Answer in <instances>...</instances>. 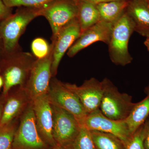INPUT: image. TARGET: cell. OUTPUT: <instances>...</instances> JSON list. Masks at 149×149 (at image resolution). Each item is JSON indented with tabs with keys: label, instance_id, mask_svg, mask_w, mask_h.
Here are the masks:
<instances>
[{
	"label": "cell",
	"instance_id": "obj_14",
	"mask_svg": "<svg viewBox=\"0 0 149 149\" xmlns=\"http://www.w3.org/2000/svg\"><path fill=\"white\" fill-rule=\"evenodd\" d=\"M113 24L100 20L81 33L80 37L70 48L67 55L72 57L79 52L92 44L101 42L108 45Z\"/></svg>",
	"mask_w": 149,
	"mask_h": 149
},
{
	"label": "cell",
	"instance_id": "obj_5",
	"mask_svg": "<svg viewBox=\"0 0 149 149\" xmlns=\"http://www.w3.org/2000/svg\"><path fill=\"white\" fill-rule=\"evenodd\" d=\"M49 147L42 139L38 131L31 101L15 133L12 149H49Z\"/></svg>",
	"mask_w": 149,
	"mask_h": 149
},
{
	"label": "cell",
	"instance_id": "obj_18",
	"mask_svg": "<svg viewBox=\"0 0 149 149\" xmlns=\"http://www.w3.org/2000/svg\"><path fill=\"white\" fill-rule=\"evenodd\" d=\"M128 0L112 1L96 4L100 20L113 24L126 12Z\"/></svg>",
	"mask_w": 149,
	"mask_h": 149
},
{
	"label": "cell",
	"instance_id": "obj_20",
	"mask_svg": "<svg viewBox=\"0 0 149 149\" xmlns=\"http://www.w3.org/2000/svg\"><path fill=\"white\" fill-rule=\"evenodd\" d=\"M91 132L97 149H125L124 143L114 135L97 131Z\"/></svg>",
	"mask_w": 149,
	"mask_h": 149
},
{
	"label": "cell",
	"instance_id": "obj_4",
	"mask_svg": "<svg viewBox=\"0 0 149 149\" xmlns=\"http://www.w3.org/2000/svg\"><path fill=\"white\" fill-rule=\"evenodd\" d=\"M4 80L3 94L6 95L11 88L16 85H22L26 81L33 63L32 56L27 53H2Z\"/></svg>",
	"mask_w": 149,
	"mask_h": 149
},
{
	"label": "cell",
	"instance_id": "obj_17",
	"mask_svg": "<svg viewBox=\"0 0 149 149\" xmlns=\"http://www.w3.org/2000/svg\"><path fill=\"white\" fill-rule=\"evenodd\" d=\"M146 97L141 102L136 103L125 120L131 134L146 122L149 116V84L146 88Z\"/></svg>",
	"mask_w": 149,
	"mask_h": 149
},
{
	"label": "cell",
	"instance_id": "obj_28",
	"mask_svg": "<svg viewBox=\"0 0 149 149\" xmlns=\"http://www.w3.org/2000/svg\"><path fill=\"white\" fill-rule=\"evenodd\" d=\"M84 1H87L93 3L97 4L100 3L107 2L112 1H123V0H84Z\"/></svg>",
	"mask_w": 149,
	"mask_h": 149
},
{
	"label": "cell",
	"instance_id": "obj_7",
	"mask_svg": "<svg viewBox=\"0 0 149 149\" xmlns=\"http://www.w3.org/2000/svg\"><path fill=\"white\" fill-rule=\"evenodd\" d=\"M78 1L58 0L40 8V16L45 17L47 19L52 28L53 39L63 27L77 18Z\"/></svg>",
	"mask_w": 149,
	"mask_h": 149
},
{
	"label": "cell",
	"instance_id": "obj_19",
	"mask_svg": "<svg viewBox=\"0 0 149 149\" xmlns=\"http://www.w3.org/2000/svg\"><path fill=\"white\" fill-rule=\"evenodd\" d=\"M77 19L81 33L100 21V16L95 4L79 0Z\"/></svg>",
	"mask_w": 149,
	"mask_h": 149
},
{
	"label": "cell",
	"instance_id": "obj_27",
	"mask_svg": "<svg viewBox=\"0 0 149 149\" xmlns=\"http://www.w3.org/2000/svg\"><path fill=\"white\" fill-rule=\"evenodd\" d=\"M145 124L146 132L144 139V146L145 149H149V118L146 120Z\"/></svg>",
	"mask_w": 149,
	"mask_h": 149
},
{
	"label": "cell",
	"instance_id": "obj_33",
	"mask_svg": "<svg viewBox=\"0 0 149 149\" xmlns=\"http://www.w3.org/2000/svg\"><path fill=\"white\" fill-rule=\"evenodd\" d=\"M2 53V47L1 43V41H0V55Z\"/></svg>",
	"mask_w": 149,
	"mask_h": 149
},
{
	"label": "cell",
	"instance_id": "obj_9",
	"mask_svg": "<svg viewBox=\"0 0 149 149\" xmlns=\"http://www.w3.org/2000/svg\"><path fill=\"white\" fill-rule=\"evenodd\" d=\"M52 107L53 136L56 144L61 147L72 145L79 134L81 125L68 112L52 105Z\"/></svg>",
	"mask_w": 149,
	"mask_h": 149
},
{
	"label": "cell",
	"instance_id": "obj_31",
	"mask_svg": "<svg viewBox=\"0 0 149 149\" xmlns=\"http://www.w3.org/2000/svg\"><path fill=\"white\" fill-rule=\"evenodd\" d=\"M61 149H74L72 147V145L70 146H66L61 147Z\"/></svg>",
	"mask_w": 149,
	"mask_h": 149
},
{
	"label": "cell",
	"instance_id": "obj_21",
	"mask_svg": "<svg viewBox=\"0 0 149 149\" xmlns=\"http://www.w3.org/2000/svg\"><path fill=\"white\" fill-rule=\"evenodd\" d=\"M72 147L74 149H97L91 136V131L81 125L80 132Z\"/></svg>",
	"mask_w": 149,
	"mask_h": 149
},
{
	"label": "cell",
	"instance_id": "obj_24",
	"mask_svg": "<svg viewBox=\"0 0 149 149\" xmlns=\"http://www.w3.org/2000/svg\"><path fill=\"white\" fill-rule=\"evenodd\" d=\"M15 127L8 124L0 127V149H12Z\"/></svg>",
	"mask_w": 149,
	"mask_h": 149
},
{
	"label": "cell",
	"instance_id": "obj_22",
	"mask_svg": "<svg viewBox=\"0 0 149 149\" xmlns=\"http://www.w3.org/2000/svg\"><path fill=\"white\" fill-rule=\"evenodd\" d=\"M58 0H3L7 6L12 8L14 7L40 8L48 4ZM78 1L79 0H73Z\"/></svg>",
	"mask_w": 149,
	"mask_h": 149
},
{
	"label": "cell",
	"instance_id": "obj_2",
	"mask_svg": "<svg viewBox=\"0 0 149 149\" xmlns=\"http://www.w3.org/2000/svg\"><path fill=\"white\" fill-rule=\"evenodd\" d=\"M135 32L132 19L126 12L113 26L108 45L110 58L116 65L124 66L133 61L128 51V43Z\"/></svg>",
	"mask_w": 149,
	"mask_h": 149
},
{
	"label": "cell",
	"instance_id": "obj_11",
	"mask_svg": "<svg viewBox=\"0 0 149 149\" xmlns=\"http://www.w3.org/2000/svg\"><path fill=\"white\" fill-rule=\"evenodd\" d=\"M31 102L40 136L53 149L57 145L53 136V111L47 94L39 96Z\"/></svg>",
	"mask_w": 149,
	"mask_h": 149
},
{
	"label": "cell",
	"instance_id": "obj_3",
	"mask_svg": "<svg viewBox=\"0 0 149 149\" xmlns=\"http://www.w3.org/2000/svg\"><path fill=\"white\" fill-rule=\"evenodd\" d=\"M104 89L99 109L106 117L116 120H125L136 103L127 93H120L107 78L103 80Z\"/></svg>",
	"mask_w": 149,
	"mask_h": 149
},
{
	"label": "cell",
	"instance_id": "obj_15",
	"mask_svg": "<svg viewBox=\"0 0 149 149\" xmlns=\"http://www.w3.org/2000/svg\"><path fill=\"white\" fill-rule=\"evenodd\" d=\"M126 12L133 21L135 31L149 37V5L145 0H128Z\"/></svg>",
	"mask_w": 149,
	"mask_h": 149
},
{
	"label": "cell",
	"instance_id": "obj_13",
	"mask_svg": "<svg viewBox=\"0 0 149 149\" xmlns=\"http://www.w3.org/2000/svg\"><path fill=\"white\" fill-rule=\"evenodd\" d=\"M81 34L80 24L76 18L63 27L53 39L52 75L56 74L58 68L65 54L74 44Z\"/></svg>",
	"mask_w": 149,
	"mask_h": 149
},
{
	"label": "cell",
	"instance_id": "obj_32",
	"mask_svg": "<svg viewBox=\"0 0 149 149\" xmlns=\"http://www.w3.org/2000/svg\"><path fill=\"white\" fill-rule=\"evenodd\" d=\"M3 109L2 106L0 105V123L1 119L2 116Z\"/></svg>",
	"mask_w": 149,
	"mask_h": 149
},
{
	"label": "cell",
	"instance_id": "obj_35",
	"mask_svg": "<svg viewBox=\"0 0 149 149\" xmlns=\"http://www.w3.org/2000/svg\"><path fill=\"white\" fill-rule=\"evenodd\" d=\"M145 1L149 5V0H145Z\"/></svg>",
	"mask_w": 149,
	"mask_h": 149
},
{
	"label": "cell",
	"instance_id": "obj_34",
	"mask_svg": "<svg viewBox=\"0 0 149 149\" xmlns=\"http://www.w3.org/2000/svg\"><path fill=\"white\" fill-rule=\"evenodd\" d=\"M61 149V147L59 146L58 145H57L55 147H54L52 149Z\"/></svg>",
	"mask_w": 149,
	"mask_h": 149
},
{
	"label": "cell",
	"instance_id": "obj_8",
	"mask_svg": "<svg viewBox=\"0 0 149 149\" xmlns=\"http://www.w3.org/2000/svg\"><path fill=\"white\" fill-rule=\"evenodd\" d=\"M47 95L52 105L68 112L83 125L88 114L77 96L64 83L57 80L52 81L50 84Z\"/></svg>",
	"mask_w": 149,
	"mask_h": 149
},
{
	"label": "cell",
	"instance_id": "obj_30",
	"mask_svg": "<svg viewBox=\"0 0 149 149\" xmlns=\"http://www.w3.org/2000/svg\"><path fill=\"white\" fill-rule=\"evenodd\" d=\"M4 85V80L3 77L0 76V90Z\"/></svg>",
	"mask_w": 149,
	"mask_h": 149
},
{
	"label": "cell",
	"instance_id": "obj_25",
	"mask_svg": "<svg viewBox=\"0 0 149 149\" xmlns=\"http://www.w3.org/2000/svg\"><path fill=\"white\" fill-rule=\"evenodd\" d=\"M50 46L45 39L37 38L32 41L31 49L33 54L38 59H42L48 56L50 52Z\"/></svg>",
	"mask_w": 149,
	"mask_h": 149
},
{
	"label": "cell",
	"instance_id": "obj_26",
	"mask_svg": "<svg viewBox=\"0 0 149 149\" xmlns=\"http://www.w3.org/2000/svg\"><path fill=\"white\" fill-rule=\"evenodd\" d=\"M11 8L7 6L3 0H0V24L3 19L12 14Z\"/></svg>",
	"mask_w": 149,
	"mask_h": 149
},
{
	"label": "cell",
	"instance_id": "obj_10",
	"mask_svg": "<svg viewBox=\"0 0 149 149\" xmlns=\"http://www.w3.org/2000/svg\"><path fill=\"white\" fill-rule=\"evenodd\" d=\"M83 126L90 131L110 133L125 144L131 136L125 120H113L106 117L100 109L87 115Z\"/></svg>",
	"mask_w": 149,
	"mask_h": 149
},
{
	"label": "cell",
	"instance_id": "obj_23",
	"mask_svg": "<svg viewBox=\"0 0 149 149\" xmlns=\"http://www.w3.org/2000/svg\"><path fill=\"white\" fill-rule=\"evenodd\" d=\"M146 126L145 123L131 135L124 144L125 149H145L144 139Z\"/></svg>",
	"mask_w": 149,
	"mask_h": 149
},
{
	"label": "cell",
	"instance_id": "obj_16",
	"mask_svg": "<svg viewBox=\"0 0 149 149\" xmlns=\"http://www.w3.org/2000/svg\"><path fill=\"white\" fill-rule=\"evenodd\" d=\"M30 102L24 89L21 93L10 98L3 109L0 127L9 124L13 119L27 106V103Z\"/></svg>",
	"mask_w": 149,
	"mask_h": 149
},
{
	"label": "cell",
	"instance_id": "obj_29",
	"mask_svg": "<svg viewBox=\"0 0 149 149\" xmlns=\"http://www.w3.org/2000/svg\"><path fill=\"white\" fill-rule=\"evenodd\" d=\"M144 44L146 47L148 51L149 52V37L146 38V39L144 42Z\"/></svg>",
	"mask_w": 149,
	"mask_h": 149
},
{
	"label": "cell",
	"instance_id": "obj_12",
	"mask_svg": "<svg viewBox=\"0 0 149 149\" xmlns=\"http://www.w3.org/2000/svg\"><path fill=\"white\" fill-rule=\"evenodd\" d=\"M64 85L77 96L87 114L99 109L103 94V80L92 77L80 86L70 83Z\"/></svg>",
	"mask_w": 149,
	"mask_h": 149
},
{
	"label": "cell",
	"instance_id": "obj_6",
	"mask_svg": "<svg viewBox=\"0 0 149 149\" xmlns=\"http://www.w3.org/2000/svg\"><path fill=\"white\" fill-rule=\"evenodd\" d=\"M53 45L52 43L49 53L46 57L34 62L29 72V79L24 88L29 100L47 94L52 77Z\"/></svg>",
	"mask_w": 149,
	"mask_h": 149
},
{
	"label": "cell",
	"instance_id": "obj_1",
	"mask_svg": "<svg viewBox=\"0 0 149 149\" xmlns=\"http://www.w3.org/2000/svg\"><path fill=\"white\" fill-rule=\"evenodd\" d=\"M40 16V8L23 7L3 19L0 24L2 53L8 54L15 52L18 40L27 25Z\"/></svg>",
	"mask_w": 149,
	"mask_h": 149
}]
</instances>
